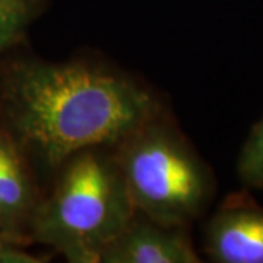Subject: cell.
I'll return each instance as SVG.
<instances>
[{"label": "cell", "instance_id": "1", "mask_svg": "<svg viewBox=\"0 0 263 263\" xmlns=\"http://www.w3.org/2000/svg\"><path fill=\"white\" fill-rule=\"evenodd\" d=\"M5 127L47 167L120 143L157 119L158 103L138 84L88 63L21 62L0 81Z\"/></svg>", "mask_w": 263, "mask_h": 263}, {"label": "cell", "instance_id": "2", "mask_svg": "<svg viewBox=\"0 0 263 263\" xmlns=\"http://www.w3.org/2000/svg\"><path fill=\"white\" fill-rule=\"evenodd\" d=\"M135 215L116 160L92 148L66 161L54 190L35 206L29 237L67 262L100 263Z\"/></svg>", "mask_w": 263, "mask_h": 263}, {"label": "cell", "instance_id": "3", "mask_svg": "<svg viewBox=\"0 0 263 263\" xmlns=\"http://www.w3.org/2000/svg\"><path fill=\"white\" fill-rule=\"evenodd\" d=\"M119 145L114 160L138 214L170 227H186L200 215L212 179L176 132L155 119Z\"/></svg>", "mask_w": 263, "mask_h": 263}, {"label": "cell", "instance_id": "4", "mask_svg": "<svg viewBox=\"0 0 263 263\" xmlns=\"http://www.w3.org/2000/svg\"><path fill=\"white\" fill-rule=\"evenodd\" d=\"M203 249L216 263H263V208L234 195L209 219Z\"/></svg>", "mask_w": 263, "mask_h": 263}, {"label": "cell", "instance_id": "5", "mask_svg": "<svg viewBox=\"0 0 263 263\" xmlns=\"http://www.w3.org/2000/svg\"><path fill=\"white\" fill-rule=\"evenodd\" d=\"M200 262L184 227L158 224L146 216H133L100 263H197Z\"/></svg>", "mask_w": 263, "mask_h": 263}, {"label": "cell", "instance_id": "6", "mask_svg": "<svg viewBox=\"0 0 263 263\" xmlns=\"http://www.w3.org/2000/svg\"><path fill=\"white\" fill-rule=\"evenodd\" d=\"M37 203L21 146L0 126V233L27 245L25 228H29Z\"/></svg>", "mask_w": 263, "mask_h": 263}, {"label": "cell", "instance_id": "7", "mask_svg": "<svg viewBox=\"0 0 263 263\" xmlns=\"http://www.w3.org/2000/svg\"><path fill=\"white\" fill-rule=\"evenodd\" d=\"M238 176L247 186L263 190V117L252 129L241 149Z\"/></svg>", "mask_w": 263, "mask_h": 263}, {"label": "cell", "instance_id": "8", "mask_svg": "<svg viewBox=\"0 0 263 263\" xmlns=\"http://www.w3.org/2000/svg\"><path fill=\"white\" fill-rule=\"evenodd\" d=\"M37 3L0 6V57L25 35Z\"/></svg>", "mask_w": 263, "mask_h": 263}, {"label": "cell", "instance_id": "9", "mask_svg": "<svg viewBox=\"0 0 263 263\" xmlns=\"http://www.w3.org/2000/svg\"><path fill=\"white\" fill-rule=\"evenodd\" d=\"M43 257L25 250V245L0 233V263H41Z\"/></svg>", "mask_w": 263, "mask_h": 263}, {"label": "cell", "instance_id": "10", "mask_svg": "<svg viewBox=\"0 0 263 263\" xmlns=\"http://www.w3.org/2000/svg\"><path fill=\"white\" fill-rule=\"evenodd\" d=\"M38 0H0V6L19 5V3H37Z\"/></svg>", "mask_w": 263, "mask_h": 263}]
</instances>
